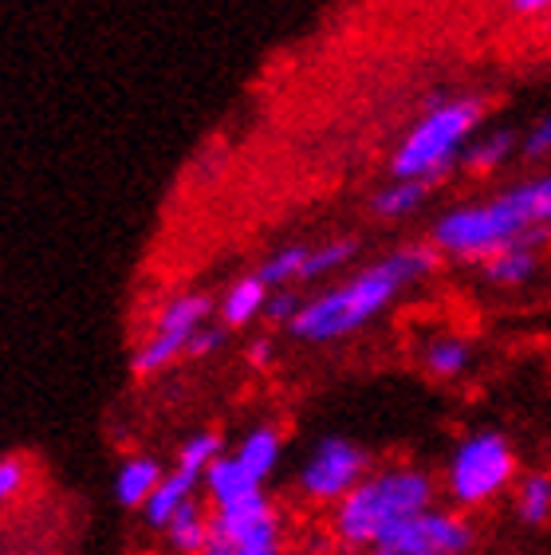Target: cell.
Returning <instances> with one entry per match:
<instances>
[{
    "label": "cell",
    "mask_w": 551,
    "mask_h": 555,
    "mask_svg": "<svg viewBox=\"0 0 551 555\" xmlns=\"http://www.w3.org/2000/svg\"><path fill=\"white\" fill-rule=\"evenodd\" d=\"M512 513L528 528L551 524V473L536 469L528 477H516V485H512Z\"/></svg>",
    "instance_id": "cell-14"
},
{
    "label": "cell",
    "mask_w": 551,
    "mask_h": 555,
    "mask_svg": "<svg viewBox=\"0 0 551 555\" xmlns=\"http://www.w3.org/2000/svg\"><path fill=\"white\" fill-rule=\"evenodd\" d=\"M233 457L241 461L248 477L268 485V477L280 469V457H284V434H280V426H272V422H260V426L244 429V438L233 446Z\"/></svg>",
    "instance_id": "cell-10"
},
{
    "label": "cell",
    "mask_w": 551,
    "mask_h": 555,
    "mask_svg": "<svg viewBox=\"0 0 551 555\" xmlns=\"http://www.w3.org/2000/svg\"><path fill=\"white\" fill-rule=\"evenodd\" d=\"M548 28H551V24H548Z\"/></svg>",
    "instance_id": "cell-32"
},
{
    "label": "cell",
    "mask_w": 551,
    "mask_h": 555,
    "mask_svg": "<svg viewBox=\"0 0 551 555\" xmlns=\"http://www.w3.org/2000/svg\"><path fill=\"white\" fill-rule=\"evenodd\" d=\"M512 150V134L509 130H500V134H492V139H485L480 146H473L469 150V166L477 173H485V170H497L500 162H504V154Z\"/></svg>",
    "instance_id": "cell-24"
},
{
    "label": "cell",
    "mask_w": 551,
    "mask_h": 555,
    "mask_svg": "<svg viewBox=\"0 0 551 555\" xmlns=\"http://www.w3.org/2000/svg\"><path fill=\"white\" fill-rule=\"evenodd\" d=\"M430 185L425 182H394L382 193H374V214L386 217V221H398V217H410L418 205L425 202Z\"/></svg>",
    "instance_id": "cell-22"
},
{
    "label": "cell",
    "mask_w": 551,
    "mask_h": 555,
    "mask_svg": "<svg viewBox=\"0 0 551 555\" xmlns=\"http://www.w3.org/2000/svg\"><path fill=\"white\" fill-rule=\"evenodd\" d=\"M197 492H202V481H197V477H190V473H181V469H166L158 489L150 492V501L142 504V520H146V528L162 532L166 520H170L185 501H193Z\"/></svg>",
    "instance_id": "cell-12"
},
{
    "label": "cell",
    "mask_w": 551,
    "mask_h": 555,
    "mask_svg": "<svg viewBox=\"0 0 551 555\" xmlns=\"http://www.w3.org/2000/svg\"><path fill=\"white\" fill-rule=\"evenodd\" d=\"M221 347H225V327L205 323V327H197V332L190 335V343H185V359H209V354H217Z\"/></svg>",
    "instance_id": "cell-27"
},
{
    "label": "cell",
    "mask_w": 551,
    "mask_h": 555,
    "mask_svg": "<svg viewBox=\"0 0 551 555\" xmlns=\"http://www.w3.org/2000/svg\"><path fill=\"white\" fill-rule=\"evenodd\" d=\"M437 504L434 473L422 465H382L371 469L339 504H331V540L343 552H371L379 540L406 524L410 516L425 513Z\"/></svg>",
    "instance_id": "cell-2"
},
{
    "label": "cell",
    "mask_w": 551,
    "mask_h": 555,
    "mask_svg": "<svg viewBox=\"0 0 551 555\" xmlns=\"http://www.w3.org/2000/svg\"><path fill=\"white\" fill-rule=\"evenodd\" d=\"M536 272H540V253H528V248H504L492 260H485V280L500 288H520Z\"/></svg>",
    "instance_id": "cell-19"
},
{
    "label": "cell",
    "mask_w": 551,
    "mask_h": 555,
    "mask_svg": "<svg viewBox=\"0 0 551 555\" xmlns=\"http://www.w3.org/2000/svg\"><path fill=\"white\" fill-rule=\"evenodd\" d=\"M24 485H28V461L21 453H4L0 457V504L16 501Z\"/></svg>",
    "instance_id": "cell-25"
},
{
    "label": "cell",
    "mask_w": 551,
    "mask_h": 555,
    "mask_svg": "<svg viewBox=\"0 0 551 555\" xmlns=\"http://www.w3.org/2000/svg\"><path fill=\"white\" fill-rule=\"evenodd\" d=\"M516 4V12H543L551 9V0H512Z\"/></svg>",
    "instance_id": "cell-30"
},
{
    "label": "cell",
    "mask_w": 551,
    "mask_h": 555,
    "mask_svg": "<svg viewBox=\"0 0 551 555\" xmlns=\"http://www.w3.org/2000/svg\"><path fill=\"white\" fill-rule=\"evenodd\" d=\"M520 477V457L500 429H473L465 438H457V446L446 457V477L437 489H446L449 508L457 513H477L500 501L504 492H512Z\"/></svg>",
    "instance_id": "cell-4"
},
{
    "label": "cell",
    "mask_w": 551,
    "mask_h": 555,
    "mask_svg": "<svg viewBox=\"0 0 551 555\" xmlns=\"http://www.w3.org/2000/svg\"><path fill=\"white\" fill-rule=\"evenodd\" d=\"M221 453H225L221 434H217V429H197V434H190V438L181 441L178 457H174V469L190 473V477H197V481H202V473L209 469Z\"/></svg>",
    "instance_id": "cell-20"
},
{
    "label": "cell",
    "mask_w": 551,
    "mask_h": 555,
    "mask_svg": "<svg viewBox=\"0 0 551 555\" xmlns=\"http://www.w3.org/2000/svg\"><path fill=\"white\" fill-rule=\"evenodd\" d=\"M166 535V547L174 555H202L205 552V540H209V508H205L202 496H193L178 508V513L166 520L162 528Z\"/></svg>",
    "instance_id": "cell-13"
},
{
    "label": "cell",
    "mask_w": 551,
    "mask_h": 555,
    "mask_svg": "<svg viewBox=\"0 0 551 555\" xmlns=\"http://www.w3.org/2000/svg\"><path fill=\"white\" fill-rule=\"evenodd\" d=\"M485 115V99H457L441 103L402 139L398 154L390 158V173L398 182H441L457 162V146Z\"/></svg>",
    "instance_id": "cell-5"
},
{
    "label": "cell",
    "mask_w": 551,
    "mask_h": 555,
    "mask_svg": "<svg viewBox=\"0 0 551 555\" xmlns=\"http://www.w3.org/2000/svg\"><path fill=\"white\" fill-rule=\"evenodd\" d=\"M213 315V299L205 292H185V296L170 299L166 308L158 311L154 320V332H170V335H193L197 327H205Z\"/></svg>",
    "instance_id": "cell-16"
},
{
    "label": "cell",
    "mask_w": 551,
    "mask_h": 555,
    "mask_svg": "<svg viewBox=\"0 0 551 555\" xmlns=\"http://www.w3.org/2000/svg\"><path fill=\"white\" fill-rule=\"evenodd\" d=\"M299 304H304V299H299L292 288H276V292H268V299H265V311H260V320H268V323H280V327H287V323L296 320Z\"/></svg>",
    "instance_id": "cell-26"
},
{
    "label": "cell",
    "mask_w": 551,
    "mask_h": 555,
    "mask_svg": "<svg viewBox=\"0 0 551 555\" xmlns=\"http://www.w3.org/2000/svg\"><path fill=\"white\" fill-rule=\"evenodd\" d=\"M202 492L205 501H209V508H229V504H241L248 496H256V492H265V485L256 481V477H248L233 453H221L202 473Z\"/></svg>",
    "instance_id": "cell-9"
},
{
    "label": "cell",
    "mask_w": 551,
    "mask_h": 555,
    "mask_svg": "<svg viewBox=\"0 0 551 555\" xmlns=\"http://www.w3.org/2000/svg\"><path fill=\"white\" fill-rule=\"evenodd\" d=\"M304 260H308V245H287V248H280V253H272V257L260 264L256 280H260L268 292L292 288V284L299 280V272H304Z\"/></svg>",
    "instance_id": "cell-21"
},
{
    "label": "cell",
    "mask_w": 551,
    "mask_h": 555,
    "mask_svg": "<svg viewBox=\"0 0 551 555\" xmlns=\"http://www.w3.org/2000/svg\"><path fill=\"white\" fill-rule=\"evenodd\" d=\"M422 366L434 378H461L473 366V343L461 335H434L422 347Z\"/></svg>",
    "instance_id": "cell-15"
},
{
    "label": "cell",
    "mask_w": 551,
    "mask_h": 555,
    "mask_svg": "<svg viewBox=\"0 0 551 555\" xmlns=\"http://www.w3.org/2000/svg\"><path fill=\"white\" fill-rule=\"evenodd\" d=\"M280 555H316V552H287V547H284V552H280Z\"/></svg>",
    "instance_id": "cell-31"
},
{
    "label": "cell",
    "mask_w": 551,
    "mask_h": 555,
    "mask_svg": "<svg viewBox=\"0 0 551 555\" xmlns=\"http://www.w3.org/2000/svg\"><path fill=\"white\" fill-rule=\"evenodd\" d=\"M265 299L268 288L253 276H241L233 288L221 296V323L233 332V327H248L253 320H260V311H265Z\"/></svg>",
    "instance_id": "cell-17"
},
{
    "label": "cell",
    "mask_w": 551,
    "mask_h": 555,
    "mask_svg": "<svg viewBox=\"0 0 551 555\" xmlns=\"http://www.w3.org/2000/svg\"><path fill=\"white\" fill-rule=\"evenodd\" d=\"M284 552V516L256 492L229 508H209V540L202 555H280Z\"/></svg>",
    "instance_id": "cell-6"
},
{
    "label": "cell",
    "mask_w": 551,
    "mask_h": 555,
    "mask_svg": "<svg viewBox=\"0 0 551 555\" xmlns=\"http://www.w3.org/2000/svg\"><path fill=\"white\" fill-rule=\"evenodd\" d=\"M185 343H190V335L150 332V339L130 359V374L134 378H154V374H162L170 363H178L181 354H185Z\"/></svg>",
    "instance_id": "cell-18"
},
{
    "label": "cell",
    "mask_w": 551,
    "mask_h": 555,
    "mask_svg": "<svg viewBox=\"0 0 551 555\" xmlns=\"http://www.w3.org/2000/svg\"><path fill=\"white\" fill-rule=\"evenodd\" d=\"M355 253H359V241H350V236L328 241V245H319V248H308V260H304L299 280H319V276H328V272H339L343 264L355 260Z\"/></svg>",
    "instance_id": "cell-23"
},
{
    "label": "cell",
    "mask_w": 551,
    "mask_h": 555,
    "mask_svg": "<svg viewBox=\"0 0 551 555\" xmlns=\"http://www.w3.org/2000/svg\"><path fill=\"white\" fill-rule=\"evenodd\" d=\"M272 354H276V343L268 339V335H260V339L248 343V363L253 366H268L272 363Z\"/></svg>",
    "instance_id": "cell-29"
},
{
    "label": "cell",
    "mask_w": 551,
    "mask_h": 555,
    "mask_svg": "<svg viewBox=\"0 0 551 555\" xmlns=\"http://www.w3.org/2000/svg\"><path fill=\"white\" fill-rule=\"evenodd\" d=\"M524 154H528V158L551 154V118H540V122L531 127V134L524 139Z\"/></svg>",
    "instance_id": "cell-28"
},
{
    "label": "cell",
    "mask_w": 551,
    "mask_h": 555,
    "mask_svg": "<svg viewBox=\"0 0 551 555\" xmlns=\"http://www.w3.org/2000/svg\"><path fill=\"white\" fill-rule=\"evenodd\" d=\"M437 264H441V253H437L434 245L398 248L390 257L359 268L355 276L335 284V288L304 299L296 311V320L287 323V332L304 343L347 339V335L362 332L371 320H379L382 311L398 299V292H406L410 284H418V280H425L430 272H437Z\"/></svg>",
    "instance_id": "cell-1"
},
{
    "label": "cell",
    "mask_w": 551,
    "mask_h": 555,
    "mask_svg": "<svg viewBox=\"0 0 551 555\" xmlns=\"http://www.w3.org/2000/svg\"><path fill=\"white\" fill-rule=\"evenodd\" d=\"M477 552V524L465 513L434 504L425 513L398 524L386 540L371 547L367 555H473Z\"/></svg>",
    "instance_id": "cell-8"
},
{
    "label": "cell",
    "mask_w": 551,
    "mask_h": 555,
    "mask_svg": "<svg viewBox=\"0 0 551 555\" xmlns=\"http://www.w3.org/2000/svg\"><path fill=\"white\" fill-rule=\"evenodd\" d=\"M371 469V453L359 441L331 434V438H319L304 457L296 473V492L308 504H339Z\"/></svg>",
    "instance_id": "cell-7"
},
{
    "label": "cell",
    "mask_w": 551,
    "mask_h": 555,
    "mask_svg": "<svg viewBox=\"0 0 551 555\" xmlns=\"http://www.w3.org/2000/svg\"><path fill=\"white\" fill-rule=\"evenodd\" d=\"M548 224L551 229V173L536 182L512 185V190L488 197L477 205H457L434 224V248L441 257L457 260H492L497 253L512 248L520 236Z\"/></svg>",
    "instance_id": "cell-3"
},
{
    "label": "cell",
    "mask_w": 551,
    "mask_h": 555,
    "mask_svg": "<svg viewBox=\"0 0 551 555\" xmlns=\"http://www.w3.org/2000/svg\"><path fill=\"white\" fill-rule=\"evenodd\" d=\"M166 477V465L150 453H134L118 465L115 473V501L130 513H142V504L150 501V492L158 489V481Z\"/></svg>",
    "instance_id": "cell-11"
}]
</instances>
